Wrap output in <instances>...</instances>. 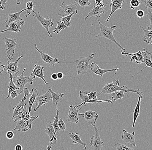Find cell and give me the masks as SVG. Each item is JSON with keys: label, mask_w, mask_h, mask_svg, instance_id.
<instances>
[{"label": "cell", "mask_w": 152, "mask_h": 150, "mask_svg": "<svg viewBox=\"0 0 152 150\" xmlns=\"http://www.w3.org/2000/svg\"><path fill=\"white\" fill-rule=\"evenodd\" d=\"M87 95L90 99L93 100H98L96 91L91 92L90 93H87Z\"/></svg>", "instance_id": "obj_45"}, {"label": "cell", "mask_w": 152, "mask_h": 150, "mask_svg": "<svg viewBox=\"0 0 152 150\" xmlns=\"http://www.w3.org/2000/svg\"><path fill=\"white\" fill-rule=\"evenodd\" d=\"M57 26L55 28V29L53 30V33L54 34H58L61 31L62 29H64L66 28H67L66 27V26L64 24V23L63 22L62 20H61L60 21L58 22H57Z\"/></svg>", "instance_id": "obj_36"}, {"label": "cell", "mask_w": 152, "mask_h": 150, "mask_svg": "<svg viewBox=\"0 0 152 150\" xmlns=\"http://www.w3.org/2000/svg\"><path fill=\"white\" fill-rule=\"evenodd\" d=\"M51 78L53 80H56L58 79V75H57V73H53L51 75Z\"/></svg>", "instance_id": "obj_51"}, {"label": "cell", "mask_w": 152, "mask_h": 150, "mask_svg": "<svg viewBox=\"0 0 152 150\" xmlns=\"http://www.w3.org/2000/svg\"><path fill=\"white\" fill-rule=\"evenodd\" d=\"M124 2V0H111V2L110 4V7H111V13L108 18L105 21V23L109 21L110 18L114 12L118 9H122V4Z\"/></svg>", "instance_id": "obj_25"}, {"label": "cell", "mask_w": 152, "mask_h": 150, "mask_svg": "<svg viewBox=\"0 0 152 150\" xmlns=\"http://www.w3.org/2000/svg\"><path fill=\"white\" fill-rule=\"evenodd\" d=\"M14 132H13V131H8L6 134L7 138L9 139H11L13 138L14 137Z\"/></svg>", "instance_id": "obj_47"}, {"label": "cell", "mask_w": 152, "mask_h": 150, "mask_svg": "<svg viewBox=\"0 0 152 150\" xmlns=\"http://www.w3.org/2000/svg\"><path fill=\"white\" fill-rule=\"evenodd\" d=\"M140 28L143 30L144 35L142 37V40L145 43L149 44L152 45V29H145L141 26H140Z\"/></svg>", "instance_id": "obj_29"}, {"label": "cell", "mask_w": 152, "mask_h": 150, "mask_svg": "<svg viewBox=\"0 0 152 150\" xmlns=\"http://www.w3.org/2000/svg\"><path fill=\"white\" fill-rule=\"evenodd\" d=\"M90 69L92 73L100 76L101 78H103V75H104V73L112 72H116L117 71L119 70V68H118L109 69V70H104V69H101V68H100L98 65H97L96 64L94 63V62H93L91 64V65H90Z\"/></svg>", "instance_id": "obj_19"}, {"label": "cell", "mask_w": 152, "mask_h": 150, "mask_svg": "<svg viewBox=\"0 0 152 150\" xmlns=\"http://www.w3.org/2000/svg\"><path fill=\"white\" fill-rule=\"evenodd\" d=\"M48 91L51 94V96H52V102H53V104L61 102L62 98L64 95V94H59V93L53 91L51 87H49Z\"/></svg>", "instance_id": "obj_31"}, {"label": "cell", "mask_w": 152, "mask_h": 150, "mask_svg": "<svg viewBox=\"0 0 152 150\" xmlns=\"http://www.w3.org/2000/svg\"><path fill=\"white\" fill-rule=\"evenodd\" d=\"M143 60H144V63H145L146 64V66H145V68L141 69L138 72L133 75L132 77H134L135 76L137 75L139 73L142 72L147 67L152 68V53H150V52H148V51H145V49H143Z\"/></svg>", "instance_id": "obj_26"}, {"label": "cell", "mask_w": 152, "mask_h": 150, "mask_svg": "<svg viewBox=\"0 0 152 150\" xmlns=\"http://www.w3.org/2000/svg\"></svg>", "instance_id": "obj_57"}, {"label": "cell", "mask_w": 152, "mask_h": 150, "mask_svg": "<svg viewBox=\"0 0 152 150\" xmlns=\"http://www.w3.org/2000/svg\"><path fill=\"white\" fill-rule=\"evenodd\" d=\"M5 47L7 52V56L10 60L14 59L13 57L15 53V49L18 46V43L16 42V39L4 38Z\"/></svg>", "instance_id": "obj_7"}, {"label": "cell", "mask_w": 152, "mask_h": 150, "mask_svg": "<svg viewBox=\"0 0 152 150\" xmlns=\"http://www.w3.org/2000/svg\"><path fill=\"white\" fill-rule=\"evenodd\" d=\"M57 75H58V79H61L63 78L64 76V75H64L63 73L61 72H59L57 73Z\"/></svg>", "instance_id": "obj_50"}, {"label": "cell", "mask_w": 152, "mask_h": 150, "mask_svg": "<svg viewBox=\"0 0 152 150\" xmlns=\"http://www.w3.org/2000/svg\"><path fill=\"white\" fill-rule=\"evenodd\" d=\"M27 10V8L24 9L23 10L16 12V13H10L8 15L6 20L5 22V25L6 27H8L9 25L14 21H19L23 20V18L20 17V15L23 12Z\"/></svg>", "instance_id": "obj_20"}, {"label": "cell", "mask_w": 152, "mask_h": 150, "mask_svg": "<svg viewBox=\"0 0 152 150\" xmlns=\"http://www.w3.org/2000/svg\"><path fill=\"white\" fill-rule=\"evenodd\" d=\"M75 3L80 5L83 8H84L87 6H90L91 4L90 0H73Z\"/></svg>", "instance_id": "obj_38"}, {"label": "cell", "mask_w": 152, "mask_h": 150, "mask_svg": "<svg viewBox=\"0 0 152 150\" xmlns=\"http://www.w3.org/2000/svg\"><path fill=\"white\" fill-rule=\"evenodd\" d=\"M143 98L142 97L139 96L137 104L135 108L134 112V118H133V121L132 127H134L135 125L136 121L138 117L140 116V106L141 104V99Z\"/></svg>", "instance_id": "obj_30"}, {"label": "cell", "mask_w": 152, "mask_h": 150, "mask_svg": "<svg viewBox=\"0 0 152 150\" xmlns=\"http://www.w3.org/2000/svg\"><path fill=\"white\" fill-rule=\"evenodd\" d=\"M122 55H126L127 56H131V62H134L137 64H141L144 63L143 60V52L139 51L134 53H129L123 52L122 50H121Z\"/></svg>", "instance_id": "obj_23"}, {"label": "cell", "mask_w": 152, "mask_h": 150, "mask_svg": "<svg viewBox=\"0 0 152 150\" xmlns=\"http://www.w3.org/2000/svg\"><path fill=\"white\" fill-rule=\"evenodd\" d=\"M44 67L41 64H35L30 75L33 78H35L37 77L42 79L45 84H49V83H48L45 79V77L44 75Z\"/></svg>", "instance_id": "obj_17"}, {"label": "cell", "mask_w": 152, "mask_h": 150, "mask_svg": "<svg viewBox=\"0 0 152 150\" xmlns=\"http://www.w3.org/2000/svg\"><path fill=\"white\" fill-rule=\"evenodd\" d=\"M78 114L83 117L85 120L93 126L95 125L96 121L99 117L96 111H94L91 110L86 111L83 113H79Z\"/></svg>", "instance_id": "obj_18"}, {"label": "cell", "mask_w": 152, "mask_h": 150, "mask_svg": "<svg viewBox=\"0 0 152 150\" xmlns=\"http://www.w3.org/2000/svg\"><path fill=\"white\" fill-rule=\"evenodd\" d=\"M28 93L31 94V92H29V90L27 87H25L24 88L23 93L24 94V96L23 98L17 104V105L14 107L13 110H14V113H13V115H12V119L14 117L18 115L23 112L24 107L25 105L26 104V97L28 95Z\"/></svg>", "instance_id": "obj_10"}, {"label": "cell", "mask_w": 152, "mask_h": 150, "mask_svg": "<svg viewBox=\"0 0 152 150\" xmlns=\"http://www.w3.org/2000/svg\"><path fill=\"white\" fill-rule=\"evenodd\" d=\"M52 99V96L50 94V92L48 91L45 94L41 96H38L36 98L34 103L37 105V107H34V111H37L39 109L40 107L42 105H46V103L50 102Z\"/></svg>", "instance_id": "obj_12"}, {"label": "cell", "mask_w": 152, "mask_h": 150, "mask_svg": "<svg viewBox=\"0 0 152 150\" xmlns=\"http://www.w3.org/2000/svg\"><path fill=\"white\" fill-rule=\"evenodd\" d=\"M147 18L150 20L151 22V25L148 26L147 29H152V13L151 12V9H148V13L147 15Z\"/></svg>", "instance_id": "obj_43"}, {"label": "cell", "mask_w": 152, "mask_h": 150, "mask_svg": "<svg viewBox=\"0 0 152 150\" xmlns=\"http://www.w3.org/2000/svg\"><path fill=\"white\" fill-rule=\"evenodd\" d=\"M95 53L90 54L89 56L80 57L78 59H76L75 62L77 66V75L83 74L88 76L87 71L88 69L90 68V65L89 63L90 61L94 58Z\"/></svg>", "instance_id": "obj_3"}, {"label": "cell", "mask_w": 152, "mask_h": 150, "mask_svg": "<svg viewBox=\"0 0 152 150\" xmlns=\"http://www.w3.org/2000/svg\"><path fill=\"white\" fill-rule=\"evenodd\" d=\"M23 92L21 91L20 89L19 90H15V91L11 92V94H10V97H11L12 99L13 100L15 98L17 97L19 95L23 94Z\"/></svg>", "instance_id": "obj_42"}, {"label": "cell", "mask_w": 152, "mask_h": 150, "mask_svg": "<svg viewBox=\"0 0 152 150\" xmlns=\"http://www.w3.org/2000/svg\"><path fill=\"white\" fill-rule=\"evenodd\" d=\"M45 132L46 134L49 136L50 140L52 139L55 133V129L52 125V121L48 123L45 127Z\"/></svg>", "instance_id": "obj_33"}, {"label": "cell", "mask_w": 152, "mask_h": 150, "mask_svg": "<svg viewBox=\"0 0 152 150\" xmlns=\"http://www.w3.org/2000/svg\"><path fill=\"white\" fill-rule=\"evenodd\" d=\"M10 82L8 87V96H7V100L8 99L9 97H10V94H11V92L15 91V90H19L20 89L18 87L16 86V84L14 83V81H13L12 75L10 74Z\"/></svg>", "instance_id": "obj_32"}, {"label": "cell", "mask_w": 152, "mask_h": 150, "mask_svg": "<svg viewBox=\"0 0 152 150\" xmlns=\"http://www.w3.org/2000/svg\"><path fill=\"white\" fill-rule=\"evenodd\" d=\"M114 146L116 148L117 150H133L134 149L132 148H129L128 146H126L121 143H118L115 144Z\"/></svg>", "instance_id": "obj_39"}, {"label": "cell", "mask_w": 152, "mask_h": 150, "mask_svg": "<svg viewBox=\"0 0 152 150\" xmlns=\"http://www.w3.org/2000/svg\"><path fill=\"white\" fill-rule=\"evenodd\" d=\"M124 93L125 92L123 91H115L111 94L112 96L111 98L113 100V102L118 100V99H122L124 97Z\"/></svg>", "instance_id": "obj_34"}, {"label": "cell", "mask_w": 152, "mask_h": 150, "mask_svg": "<svg viewBox=\"0 0 152 150\" xmlns=\"http://www.w3.org/2000/svg\"><path fill=\"white\" fill-rule=\"evenodd\" d=\"M58 125L60 130L64 132L66 130V125L63 120L62 118L59 119L58 121Z\"/></svg>", "instance_id": "obj_41"}, {"label": "cell", "mask_w": 152, "mask_h": 150, "mask_svg": "<svg viewBox=\"0 0 152 150\" xmlns=\"http://www.w3.org/2000/svg\"><path fill=\"white\" fill-rule=\"evenodd\" d=\"M26 6L27 11H26V13L25 14V17L27 18L29 15H31L32 11H33V9L35 7V6H34L33 2L31 1H29L26 2Z\"/></svg>", "instance_id": "obj_37"}, {"label": "cell", "mask_w": 152, "mask_h": 150, "mask_svg": "<svg viewBox=\"0 0 152 150\" xmlns=\"http://www.w3.org/2000/svg\"><path fill=\"white\" fill-rule=\"evenodd\" d=\"M7 66L2 64L1 62L0 61V75L4 71H6Z\"/></svg>", "instance_id": "obj_48"}, {"label": "cell", "mask_w": 152, "mask_h": 150, "mask_svg": "<svg viewBox=\"0 0 152 150\" xmlns=\"http://www.w3.org/2000/svg\"><path fill=\"white\" fill-rule=\"evenodd\" d=\"M35 45V48L37 49V50L40 54L41 56L42 59L44 61L45 63L49 65L50 67H54L55 66V64L59 63L58 59L56 58H52V57L50 56L48 54L45 53H44L42 51H41L37 47V45L36 44L34 45Z\"/></svg>", "instance_id": "obj_15"}, {"label": "cell", "mask_w": 152, "mask_h": 150, "mask_svg": "<svg viewBox=\"0 0 152 150\" xmlns=\"http://www.w3.org/2000/svg\"><path fill=\"white\" fill-rule=\"evenodd\" d=\"M0 9H2V10H4L5 9L3 8L2 6V2L0 0Z\"/></svg>", "instance_id": "obj_55"}, {"label": "cell", "mask_w": 152, "mask_h": 150, "mask_svg": "<svg viewBox=\"0 0 152 150\" xmlns=\"http://www.w3.org/2000/svg\"><path fill=\"white\" fill-rule=\"evenodd\" d=\"M98 21L99 24V26L100 29V32L99 35H97L95 37H102L108 39V40H110L112 42L116 44L118 46H119L121 50L123 52H125V48H123L120 44L116 40L113 35V32L115 31L116 26H113L112 27H108L105 26L104 25L102 24L100 22L99 17H97Z\"/></svg>", "instance_id": "obj_2"}, {"label": "cell", "mask_w": 152, "mask_h": 150, "mask_svg": "<svg viewBox=\"0 0 152 150\" xmlns=\"http://www.w3.org/2000/svg\"><path fill=\"white\" fill-rule=\"evenodd\" d=\"M1 1L2 2L3 7V8H4V9H5L6 3L7 2V1L8 0H1Z\"/></svg>", "instance_id": "obj_53"}, {"label": "cell", "mask_w": 152, "mask_h": 150, "mask_svg": "<svg viewBox=\"0 0 152 150\" xmlns=\"http://www.w3.org/2000/svg\"><path fill=\"white\" fill-rule=\"evenodd\" d=\"M144 3L146 9H152V0H142Z\"/></svg>", "instance_id": "obj_44"}, {"label": "cell", "mask_w": 152, "mask_h": 150, "mask_svg": "<svg viewBox=\"0 0 152 150\" xmlns=\"http://www.w3.org/2000/svg\"><path fill=\"white\" fill-rule=\"evenodd\" d=\"M104 0H95V1L96 5L99 6L104 4Z\"/></svg>", "instance_id": "obj_49"}, {"label": "cell", "mask_w": 152, "mask_h": 150, "mask_svg": "<svg viewBox=\"0 0 152 150\" xmlns=\"http://www.w3.org/2000/svg\"><path fill=\"white\" fill-rule=\"evenodd\" d=\"M137 16L140 18H142L145 15V12L143 10L138 9L136 13Z\"/></svg>", "instance_id": "obj_46"}, {"label": "cell", "mask_w": 152, "mask_h": 150, "mask_svg": "<svg viewBox=\"0 0 152 150\" xmlns=\"http://www.w3.org/2000/svg\"><path fill=\"white\" fill-rule=\"evenodd\" d=\"M25 22L23 20L13 22L9 25V26L7 27V29L0 31V34L5 32H7V31L20 33L21 30V26L25 24Z\"/></svg>", "instance_id": "obj_21"}, {"label": "cell", "mask_w": 152, "mask_h": 150, "mask_svg": "<svg viewBox=\"0 0 152 150\" xmlns=\"http://www.w3.org/2000/svg\"><path fill=\"white\" fill-rule=\"evenodd\" d=\"M56 109L57 112L56 115L55 116V118H54V121L52 122V125H53L54 129H55V133H54V135L53 136L52 139L50 140V141H49V143H50V144H49L48 145H50V146H52V145L54 144L53 141H54V140L56 141V143H57L56 136L57 134H58L57 133L60 130L58 125V121L59 119L58 114L60 110H58V105L57 103H56Z\"/></svg>", "instance_id": "obj_24"}, {"label": "cell", "mask_w": 152, "mask_h": 150, "mask_svg": "<svg viewBox=\"0 0 152 150\" xmlns=\"http://www.w3.org/2000/svg\"><path fill=\"white\" fill-rule=\"evenodd\" d=\"M77 12L78 10H77L75 12H73L72 14H71V15L66 16V17H63V18H61V20L64 23L66 26V27H68L71 26V18L73 15H76V14H77Z\"/></svg>", "instance_id": "obj_35"}, {"label": "cell", "mask_w": 152, "mask_h": 150, "mask_svg": "<svg viewBox=\"0 0 152 150\" xmlns=\"http://www.w3.org/2000/svg\"><path fill=\"white\" fill-rule=\"evenodd\" d=\"M95 134L90 138V146L93 150H101L103 149V141L101 139L99 131L96 125H94Z\"/></svg>", "instance_id": "obj_9"}, {"label": "cell", "mask_w": 152, "mask_h": 150, "mask_svg": "<svg viewBox=\"0 0 152 150\" xmlns=\"http://www.w3.org/2000/svg\"><path fill=\"white\" fill-rule=\"evenodd\" d=\"M33 12L34 13V15H33V17L36 18L39 21V22L41 24L43 27L46 29L49 37L52 38V34L50 33L49 28L53 26L54 22L51 19L49 18L48 17L46 18H44L42 17V15L40 14L39 12H36L33 10Z\"/></svg>", "instance_id": "obj_6"}, {"label": "cell", "mask_w": 152, "mask_h": 150, "mask_svg": "<svg viewBox=\"0 0 152 150\" xmlns=\"http://www.w3.org/2000/svg\"><path fill=\"white\" fill-rule=\"evenodd\" d=\"M86 105L84 104L83 107H80L79 109H77L75 107H73L72 104H70L69 107V112L67 115V119L66 121H70L73 123L77 124L79 121L78 117V113L82 108L85 107Z\"/></svg>", "instance_id": "obj_13"}, {"label": "cell", "mask_w": 152, "mask_h": 150, "mask_svg": "<svg viewBox=\"0 0 152 150\" xmlns=\"http://www.w3.org/2000/svg\"><path fill=\"white\" fill-rule=\"evenodd\" d=\"M23 57V55H21L14 62H10L7 61V66L6 71H7V74H11L12 75L20 74V69L18 66V64L20 59Z\"/></svg>", "instance_id": "obj_16"}, {"label": "cell", "mask_w": 152, "mask_h": 150, "mask_svg": "<svg viewBox=\"0 0 152 150\" xmlns=\"http://www.w3.org/2000/svg\"><path fill=\"white\" fill-rule=\"evenodd\" d=\"M108 5L107 3L103 4L97 6L96 4L94 5V8L90 10L88 15L84 18V20H86L87 19L92 17H99L102 14H104L105 11V8Z\"/></svg>", "instance_id": "obj_14"}, {"label": "cell", "mask_w": 152, "mask_h": 150, "mask_svg": "<svg viewBox=\"0 0 152 150\" xmlns=\"http://www.w3.org/2000/svg\"><path fill=\"white\" fill-rule=\"evenodd\" d=\"M26 70V69L24 68L22 73L20 75L13 77V81L14 83L23 93L25 85L26 83H29L31 85L33 84V80L32 78L29 76H24L23 75L24 73Z\"/></svg>", "instance_id": "obj_4"}, {"label": "cell", "mask_w": 152, "mask_h": 150, "mask_svg": "<svg viewBox=\"0 0 152 150\" xmlns=\"http://www.w3.org/2000/svg\"><path fill=\"white\" fill-rule=\"evenodd\" d=\"M120 82L118 80L114 79L112 81V82L110 83H107L105 84L103 88L102 89L101 91L97 95L99 96L101 94H111L112 93L115 91H123L125 93L127 92H133L137 94L138 95L142 97V91L140 89H134V88H129L128 89L127 86L124 85L122 87H119Z\"/></svg>", "instance_id": "obj_1"}, {"label": "cell", "mask_w": 152, "mask_h": 150, "mask_svg": "<svg viewBox=\"0 0 152 150\" xmlns=\"http://www.w3.org/2000/svg\"><path fill=\"white\" fill-rule=\"evenodd\" d=\"M15 1L17 2L16 5H20V4H21V0H15Z\"/></svg>", "instance_id": "obj_54"}, {"label": "cell", "mask_w": 152, "mask_h": 150, "mask_svg": "<svg viewBox=\"0 0 152 150\" xmlns=\"http://www.w3.org/2000/svg\"><path fill=\"white\" fill-rule=\"evenodd\" d=\"M79 97L81 100L82 102L80 105L75 106V107L76 108L80 107L82 105H84V104L86 105L87 103H100V102H109V103H112L113 102V101L110 100H93L90 99L89 98V96L87 95V93L83 91H80Z\"/></svg>", "instance_id": "obj_11"}, {"label": "cell", "mask_w": 152, "mask_h": 150, "mask_svg": "<svg viewBox=\"0 0 152 150\" xmlns=\"http://www.w3.org/2000/svg\"><path fill=\"white\" fill-rule=\"evenodd\" d=\"M142 3V2H140L138 0H131L130 1L131 7H130V8L134 10L135 9V8H138L140 4Z\"/></svg>", "instance_id": "obj_40"}, {"label": "cell", "mask_w": 152, "mask_h": 150, "mask_svg": "<svg viewBox=\"0 0 152 150\" xmlns=\"http://www.w3.org/2000/svg\"><path fill=\"white\" fill-rule=\"evenodd\" d=\"M122 132L123 134L121 136V139L124 141V143L135 147L136 145L135 142V132L133 131L132 132L130 133L125 130H123Z\"/></svg>", "instance_id": "obj_22"}, {"label": "cell", "mask_w": 152, "mask_h": 150, "mask_svg": "<svg viewBox=\"0 0 152 150\" xmlns=\"http://www.w3.org/2000/svg\"><path fill=\"white\" fill-rule=\"evenodd\" d=\"M32 90V94L31 96L29 97V100H28V113L30 114V112L32 110V107L33 103L35 102V100H36V98L39 96V91H38L37 88H33Z\"/></svg>", "instance_id": "obj_28"}, {"label": "cell", "mask_w": 152, "mask_h": 150, "mask_svg": "<svg viewBox=\"0 0 152 150\" xmlns=\"http://www.w3.org/2000/svg\"><path fill=\"white\" fill-rule=\"evenodd\" d=\"M39 116L36 117H34L30 119L29 120H25L21 119L16 121V127L12 131L18 130L20 132H25L26 131L31 130L32 129V124L34 120L39 118Z\"/></svg>", "instance_id": "obj_5"}, {"label": "cell", "mask_w": 152, "mask_h": 150, "mask_svg": "<svg viewBox=\"0 0 152 150\" xmlns=\"http://www.w3.org/2000/svg\"><path fill=\"white\" fill-rule=\"evenodd\" d=\"M15 150H22L23 147L21 145H17L15 146Z\"/></svg>", "instance_id": "obj_52"}, {"label": "cell", "mask_w": 152, "mask_h": 150, "mask_svg": "<svg viewBox=\"0 0 152 150\" xmlns=\"http://www.w3.org/2000/svg\"><path fill=\"white\" fill-rule=\"evenodd\" d=\"M52 146H50V145H48V147L47 148V150H52Z\"/></svg>", "instance_id": "obj_56"}, {"label": "cell", "mask_w": 152, "mask_h": 150, "mask_svg": "<svg viewBox=\"0 0 152 150\" xmlns=\"http://www.w3.org/2000/svg\"><path fill=\"white\" fill-rule=\"evenodd\" d=\"M77 5L78 4L75 3L71 4H66L65 2H62L61 5H60V8L58 12V15L61 19L63 17L71 15L77 10Z\"/></svg>", "instance_id": "obj_8"}, {"label": "cell", "mask_w": 152, "mask_h": 150, "mask_svg": "<svg viewBox=\"0 0 152 150\" xmlns=\"http://www.w3.org/2000/svg\"><path fill=\"white\" fill-rule=\"evenodd\" d=\"M69 137L72 139V144H79L83 147V148L86 150V143L83 142L81 139V137L79 134L78 133H75L74 132H71L68 134Z\"/></svg>", "instance_id": "obj_27"}]
</instances>
